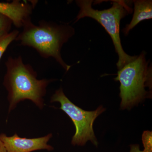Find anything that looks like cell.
I'll return each instance as SVG.
<instances>
[{"instance_id": "13", "label": "cell", "mask_w": 152, "mask_h": 152, "mask_svg": "<svg viewBox=\"0 0 152 152\" xmlns=\"http://www.w3.org/2000/svg\"><path fill=\"white\" fill-rule=\"evenodd\" d=\"M0 152H7L4 144L1 140H0Z\"/></svg>"}, {"instance_id": "7", "label": "cell", "mask_w": 152, "mask_h": 152, "mask_svg": "<svg viewBox=\"0 0 152 152\" xmlns=\"http://www.w3.org/2000/svg\"><path fill=\"white\" fill-rule=\"evenodd\" d=\"M35 3L18 0L0 2V14L10 19L16 27H23L31 21V15Z\"/></svg>"}, {"instance_id": "12", "label": "cell", "mask_w": 152, "mask_h": 152, "mask_svg": "<svg viewBox=\"0 0 152 152\" xmlns=\"http://www.w3.org/2000/svg\"><path fill=\"white\" fill-rule=\"evenodd\" d=\"M129 152H144L140 150V145L138 144H134L130 145V150Z\"/></svg>"}, {"instance_id": "4", "label": "cell", "mask_w": 152, "mask_h": 152, "mask_svg": "<svg viewBox=\"0 0 152 152\" xmlns=\"http://www.w3.org/2000/svg\"><path fill=\"white\" fill-rule=\"evenodd\" d=\"M93 2L92 0L76 1L80 10L75 23L87 17L94 19L102 26L111 38L116 52L118 56V60L116 64L117 68L118 70L121 69L137 57V56H129L124 51L120 35L121 20L132 13V9L128 1H113L111 7L98 10L93 8Z\"/></svg>"}, {"instance_id": "10", "label": "cell", "mask_w": 152, "mask_h": 152, "mask_svg": "<svg viewBox=\"0 0 152 152\" xmlns=\"http://www.w3.org/2000/svg\"><path fill=\"white\" fill-rule=\"evenodd\" d=\"M152 132L145 131L142 135V142L143 145L144 152H152Z\"/></svg>"}, {"instance_id": "11", "label": "cell", "mask_w": 152, "mask_h": 152, "mask_svg": "<svg viewBox=\"0 0 152 152\" xmlns=\"http://www.w3.org/2000/svg\"><path fill=\"white\" fill-rule=\"evenodd\" d=\"M12 23L10 19L0 14V37L8 34Z\"/></svg>"}, {"instance_id": "2", "label": "cell", "mask_w": 152, "mask_h": 152, "mask_svg": "<svg viewBox=\"0 0 152 152\" xmlns=\"http://www.w3.org/2000/svg\"><path fill=\"white\" fill-rule=\"evenodd\" d=\"M23 28V31L19 33L16 40L22 45L35 49L41 56L53 58L66 72L69 70L71 66L64 61L61 53L64 44L75 34L72 26L45 20L35 25L30 21Z\"/></svg>"}, {"instance_id": "9", "label": "cell", "mask_w": 152, "mask_h": 152, "mask_svg": "<svg viewBox=\"0 0 152 152\" xmlns=\"http://www.w3.org/2000/svg\"><path fill=\"white\" fill-rule=\"evenodd\" d=\"M19 33L18 30H14L11 32L0 37V60L9 45L16 39Z\"/></svg>"}, {"instance_id": "6", "label": "cell", "mask_w": 152, "mask_h": 152, "mask_svg": "<svg viewBox=\"0 0 152 152\" xmlns=\"http://www.w3.org/2000/svg\"><path fill=\"white\" fill-rule=\"evenodd\" d=\"M52 134L36 138L28 139L19 137L17 134L9 137L5 134L0 135L7 152H31L37 150L51 151L53 148L48 144L51 138Z\"/></svg>"}, {"instance_id": "1", "label": "cell", "mask_w": 152, "mask_h": 152, "mask_svg": "<svg viewBox=\"0 0 152 152\" xmlns=\"http://www.w3.org/2000/svg\"><path fill=\"white\" fill-rule=\"evenodd\" d=\"M7 67L4 83L8 92L9 112L26 100L32 101L39 108L43 109L47 87L53 80H38L37 72L29 65L24 64L20 56L10 58Z\"/></svg>"}, {"instance_id": "8", "label": "cell", "mask_w": 152, "mask_h": 152, "mask_svg": "<svg viewBox=\"0 0 152 152\" xmlns=\"http://www.w3.org/2000/svg\"><path fill=\"white\" fill-rule=\"evenodd\" d=\"M134 14L129 24L126 25L122 30L125 36H127L130 31L139 23L145 20L152 18V1L151 0H136L133 1Z\"/></svg>"}, {"instance_id": "5", "label": "cell", "mask_w": 152, "mask_h": 152, "mask_svg": "<svg viewBox=\"0 0 152 152\" xmlns=\"http://www.w3.org/2000/svg\"><path fill=\"white\" fill-rule=\"evenodd\" d=\"M50 102L59 103L61 105L60 109L64 112L73 122L76 132L72 140L73 145L83 146L90 141L98 146L97 139L93 126L96 118L105 111L103 106H99L96 110L92 111L83 110L68 99L62 88L56 91L51 98Z\"/></svg>"}, {"instance_id": "3", "label": "cell", "mask_w": 152, "mask_h": 152, "mask_svg": "<svg viewBox=\"0 0 152 152\" xmlns=\"http://www.w3.org/2000/svg\"><path fill=\"white\" fill-rule=\"evenodd\" d=\"M146 53L142 52L131 62L118 70L115 80L120 82V107L121 110H131L134 106L151 98L152 91L151 65L146 59Z\"/></svg>"}]
</instances>
